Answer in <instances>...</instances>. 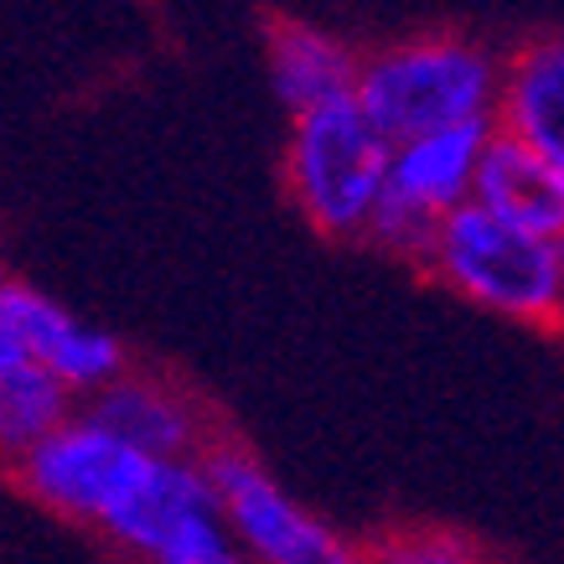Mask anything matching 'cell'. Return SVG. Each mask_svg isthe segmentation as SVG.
Listing matches in <instances>:
<instances>
[{"instance_id":"cell-12","label":"cell","mask_w":564,"mask_h":564,"mask_svg":"<svg viewBox=\"0 0 564 564\" xmlns=\"http://www.w3.org/2000/svg\"><path fill=\"white\" fill-rule=\"evenodd\" d=\"M73 410H78V399L32 362H17L11 373H0V466H11L21 451H32Z\"/></svg>"},{"instance_id":"cell-4","label":"cell","mask_w":564,"mask_h":564,"mask_svg":"<svg viewBox=\"0 0 564 564\" xmlns=\"http://www.w3.org/2000/svg\"><path fill=\"white\" fill-rule=\"evenodd\" d=\"M197 466L213 487L223 529L234 533L249 564H368V544L347 539L322 513H311L301 497L285 492V481L249 445L218 435L197 456Z\"/></svg>"},{"instance_id":"cell-1","label":"cell","mask_w":564,"mask_h":564,"mask_svg":"<svg viewBox=\"0 0 564 564\" xmlns=\"http://www.w3.org/2000/svg\"><path fill=\"white\" fill-rule=\"evenodd\" d=\"M502 88V52L462 32H420L358 57V104L378 135L399 140L451 130V124H492Z\"/></svg>"},{"instance_id":"cell-16","label":"cell","mask_w":564,"mask_h":564,"mask_svg":"<svg viewBox=\"0 0 564 564\" xmlns=\"http://www.w3.org/2000/svg\"><path fill=\"white\" fill-rule=\"evenodd\" d=\"M554 254H560V285H564V239L554 243Z\"/></svg>"},{"instance_id":"cell-15","label":"cell","mask_w":564,"mask_h":564,"mask_svg":"<svg viewBox=\"0 0 564 564\" xmlns=\"http://www.w3.org/2000/svg\"><path fill=\"white\" fill-rule=\"evenodd\" d=\"M17 362H26V358L17 352V343H11V332H6V322H0V373H11Z\"/></svg>"},{"instance_id":"cell-3","label":"cell","mask_w":564,"mask_h":564,"mask_svg":"<svg viewBox=\"0 0 564 564\" xmlns=\"http://www.w3.org/2000/svg\"><path fill=\"white\" fill-rule=\"evenodd\" d=\"M420 270L492 316L523 326H564V285L554 243L518 234L471 203L441 218Z\"/></svg>"},{"instance_id":"cell-7","label":"cell","mask_w":564,"mask_h":564,"mask_svg":"<svg viewBox=\"0 0 564 564\" xmlns=\"http://www.w3.org/2000/svg\"><path fill=\"white\" fill-rule=\"evenodd\" d=\"M0 322L21 358L42 368L52 383H63L78 404L130 368L120 337H109L104 326H88L63 301H52L47 291H36L17 274H0Z\"/></svg>"},{"instance_id":"cell-10","label":"cell","mask_w":564,"mask_h":564,"mask_svg":"<svg viewBox=\"0 0 564 564\" xmlns=\"http://www.w3.org/2000/svg\"><path fill=\"white\" fill-rule=\"evenodd\" d=\"M492 124L564 176V32H544L502 57Z\"/></svg>"},{"instance_id":"cell-9","label":"cell","mask_w":564,"mask_h":564,"mask_svg":"<svg viewBox=\"0 0 564 564\" xmlns=\"http://www.w3.org/2000/svg\"><path fill=\"white\" fill-rule=\"evenodd\" d=\"M471 207H481L487 218L508 223L518 234H533V239H564V176L523 140L502 135L497 124L481 151L477 182H471Z\"/></svg>"},{"instance_id":"cell-6","label":"cell","mask_w":564,"mask_h":564,"mask_svg":"<svg viewBox=\"0 0 564 564\" xmlns=\"http://www.w3.org/2000/svg\"><path fill=\"white\" fill-rule=\"evenodd\" d=\"M6 471H11V481L32 497L36 508L99 533L124 508V497L145 481L151 456L130 451L99 420L73 410L52 435H42L32 451H21Z\"/></svg>"},{"instance_id":"cell-13","label":"cell","mask_w":564,"mask_h":564,"mask_svg":"<svg viewBox=\"0 0 564 564\" xmlns=\"http://www.w3.org/2000/svg\"><path fill=\"white\" fill-rule=\"evenodd\" d=\"M368 564H492V560H487V549L471 533L410 523V529H389L383 539H373Z\"/></svg>"},{"instance_id":"cell-11","label":"cell","mask_w":564,"mask_h":564,"mask_svg":"<svg viewBox=\"0 0 564 564\" xmlns=\"http://www.w3.org/2000/svg\"><path fill=\"white\" fill-rule=\"evenodd\" d=\"M358 47H347L343 36L322 32L311 21H270L264 32V63H270L274 99L295 115L322 109V104L352 99L358 84Z\"/></svg>"},{"instance_id":"cell-5","label":"cell","mask_w":564,"mask_h":564,"mask_svg":"<svg viewBox=\"0 0 564 564\" xmlns=\"http://www.w3.org/2000/svg\"><path fill=\"white\" fill-rule=\"evenodd\" d=\"M487 140H492V124H451V130H430V135L389 145L383 197H378L362 243L404 264H420L441 218L471 203V182H477Z\"/></svg>"},{"instance_id":"cell-8","label":"cell","mask_w":564,"mask_h":564,"mask_svg":"<svg viewBox=\"0 0 564 564\" xmlns=\"http://www.w3.org/2000/svg\"><path fill=\"white\" fill-rule=\"evenodd\" d=\"M78 410L88 420H99L109 435H120L130 451L151 456V462H197L207 445L218 441L213 414L203 410L197 393H187L166 373L135 368V362L115 383L88 393Z\"/></svg>"},{"instance_id":"cell-2","label":"cell","mask_w":564,"mask_h":564,"mask_svg":"<svg viewBox=\"0 0 564 564\" xmlns=\"http://www.w3.org/2000/svg\"><path fill=\"white\" fill-rule=\"evenodd\" d=\"M389 172V140L378 135L352 99L322 104L291 120L280 176L301 218L337 243H358L373 223Z\"/></svg>"},{"instance_id":"cell-14","label":"cell","mask_w":564,"mask_h":564,"mask_svg":"<svg viewBox=\"0 0 564 564\" xmlns=\"http://www.w3.org/2000/svg\"><path fill=\"white\" fill-rule=\"evenodd\" d=\"M155 564H249V554L234 544V533L223 529V513H213L197 529L182 533Z\"/></svg>"}]
</instances>
